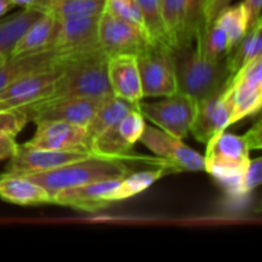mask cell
Returning <instances> with one entry per match:
<instances>
[{"instance_id":"26","label":"cell","mask_w":262,"mask_h":262,"mask_svg":"<svg viewBox=\"0 0 262 262\" xmlns=\"http://www.w3.org/2000/svg\"><path fill=\"white\" fill-rule=\"evenodd\" d=\"M142 15L146 33L152 45L169 48L168 36L161 13V0H135Z\"/></svg>"},{"instance_id":"12","label":"cell","mask_w":262,"mask_h":262,"mask_svg":"<svg viewBox=\"0 0 262 262\" xmlns=\"http://www.w3.org/2000/svg\"><path fill=\"white\" fill-rule=\"evenodd\" d=\"M97 40L107 56L117 54H140L151 42L136 26L119 19L107 12L99 15Z\"/></svg>"},{"instance_id":"33","label":"cell","mask_w":262,"mask_h":262,"mask_svg":"<svg viewBox=\"0 0 262 262\" xmlns=\"http://www.w3.org/2000/svg\"><path fill=\"white\" fill-rule=\"evenodd\" d=\"M230 3H232V0H209V5H207V10L204 19V27H202L201 30L210 27V25L216 19L217 15H219L225 8L229 7Z\"/></svg>"},{"instance_id":"39","label":"cell","mask_w":262,"mask_h":262,"mask_svg":"<svg viewBox=\"0 0 262 262\" xmlns=\"http://www.w3.org/2000/svg\"><path fill=\"white\" fill-rule=\"evenodd\" d=\"M207 5H209V0H200V8H201L202 18H204V19H205V14H206Z\"/></svg>"},{"instance_id":"32","label":"cell","mask_w":262,"mask_h":262,"mask_svg":"<svg viewBox=\"0 0 262 262\" xmlns=\"http://www.w3.org/2000/svg\"><path fill=\"white\" fill-rule=\"evenodd\" d=\"M27 123V117L19 109L0 110V133H9L17 137Z\"/></svg>"},{"instance_id":"13","label":"cell","mask_w":262,"mask_h":262,"mask_svg":"<svg viewBox=\"0 0 262 262\" xmlns=\"http://www.w3.org/2000/svg\"><path fill=\"white\" fill-rule=\"evenodd\" d=\"M36 125L33 137L25 143L28 147L91 154V143L84 125L59 120H45Z\"/></svg>"},{"instance_id":"8","label":"cell","mask_w":262,"mask_h":262,"mask_svg":"<svg viewBox=\"0 0 262 262\" xmlns=\"http://www.w3.org/2000/svg\"><path fill=\"white\" fill-rule=\"evenodd\" d=\"M234 109V84L232 76L215 96L197 102L196 117L189 132L196 141L207 143L215 135L227 129L232 123Z\"/></svg>"},{"instance_id":"28","label":"cell","mask_w":262,"mask_h":262,"mask_svg":"<svg viewBox=\"0 0 262 262\" xmlns=\"http://www.w3.org/2000/svg\"><path fill=\"white\" fill-rule=\"evenodd\" d=\"M217 25L222 26L227 32L228 38H229L230 49H234L238 43L245 37L246 32L248 30V17L243 4L233 5L228 7L220 13L214 20Z\"/></svg>"},{"instance_id":"25","label":"cell","mask_w":262,"mask_h":262,"mask_svg":"<svg viewBox=\"0 0 262 262\" xmlns=\"http://www.w3.org/2000/svg\"><path fill=\"white\" fill-rule=\"evenodd\" d=\"M171 173L168 168L159 166L154 170H143L137 171V173H129L124 178L120 179L117 189L113 193V202L124 201V200L130 199L138 193H142L147 188H150L155 182L163 178L166 174Z\"/></svg>"},{"instance_id":"21","label":"cell","mask_w":262,"mask_h":262,"mask_svg":"<svg viewBox=\"0 0 262 262\" xmlns=\"http://www.w3.org/2000/svg\"><path fill=\"white\" fill-rule=\"evenodd\" d=\"M58 54L51 50L20 58H8L0 66V91L26 74L58 66Z\"/></svg>"},{"instance_id":"9","label":"cell","mask_w":262,"mask_h":262,"mask_svg":"<svg viewBox=\"0 0 262 262\" xmlns=\"http://www.w3.org/2000/svg\"><path fill=\"white\" fill-rule=\"evenodd\" d=\"M161 13L170 49L194 45L204 27L200 0H161Z\"/></svg>"},{"instance_id":"34","label":"cell","mask_w":262,"mask_h":262,"mask_svg":"<svg viewBox=\"0 0 262 262\" xmlns=\"http://www.w3.org/2000/svg\"><path fill=\"white\" fill-rule=\"evenodd\" d=\"M17 148L18 143L15 141V136L9 133H0V161L12 158Z\"/></svg>"},{"instance_id":"14","label":"cell","mask_w":262,"mask_h":262,"mask_svg":"<svg viewBox=\"0 0 262 262\" xmlns=\"http://www.w3.org/2000/svg\"><path fill=\"white\" fill-rule=\"evenodd\" d=\"M58 20L51 51L61 56L74 55L99 48L97 22L99 15L71 17Z\"/></svg>"},{"instance_id":"11","label":"cell","mask_w":262,"mask_h":262,"mask_svg":"<svg viewBox=\"0 0 262 262\" xmlns=\"http://www.w3.org/2000/svg\"><path fill=\"white\" fill-rule=\"evenodd\" d=\"M60 73V67L55 66L15 79L0 91V110L19 109L51 97Z\"/></svg>"},{"instance_id":"35","label":"cell","mask_w":262,"mask_h":262,"mask_svg":"<svg viewBox=\"0 0 262 262\" xmlns=\"http://www.w3.org/2000/svg\"><path fill=\"white\" fill-rule=\"evenodd\" d=\"M247 12L248 17V28L252 27L257 20L261 19V7L262 0H245L242 3Z\"/></svg>"},{"instance_id":"19","label":"cell","mask_w":262,"mask_h":262,"mask_svg":"<svg viewBox=\"0 0 262 262\" xmlns=\"http://www.w3.org/2000/svg\"><path fill=\"white\" fill-rule=\"evenodd\" d=\"M0 199L19 206L53 204L50 194L26 176L4 173L0 176Z\"/></svg>"},{"instance_id":"16","label":"cell","mask_w":262,"mask_h":262,"mask_svg":"<svg viewBox=\"0 0 262 262\" xmlns=\"http://www.w3.org/2000/svg\"><path fill=\"white\" fill-rule=\"evenodd\" d=\"M234 109L230 123L239 122L260 112L262 101V55L257 56L232 76Z\"/></svg>"},{"instance_id":"29","label":"cell","mask_w":262,"mask_h":262,"mask_svg":"<svg viewBox=\"0 0 262 262\" xmlns=\"http://www.w3.org/2000/svg\"><path fill=\"white\" fill-rule=\"evenodd\" d=\"M104 10L110 13V14H113L114 17L119 18V19L125 20V22L136 26V27L140 28L147 36L145 30V25H143L142 15H141V12L135 0H105Z\"/></svg>"},{"instance_id":"18","label":"cell","mask_w":262,"mask_h":262,"mask_svg":"<svg viewBox=\"0 0 262 262\" xmlns=\"http://www.w3.org/2000/svg\"><path fill=\"white\" fill-rule=\"evenodd\" d=\"M106 73L113 95L133 105L143 100L137 55L117 54L107 56Z\"/></svg>"},{"instance_id":"4","label":"cell","mask_w":262,"mask_h":262,"mask_svg":"<svg viewBox=\"0 0 262 262\" xmlns=\"http://www.w3.org/2000/svg\"><path fill=\"white\" fill-rule=\"evenodd\" d=\"M206 145L205 171L224 184L232 194L250 161L251 150L245 136L223 130L215 135Z\"/></svg>"},{"instance_id":"40","label":"cell","mask_w":262,"mask_h":262,"mask_svg":"<svg viewBox=\"0 0 262 262\" xmlns=\"http://www.w3.org/2000/svg\"><path fill=\"white\" fill-rule=\"evenodd\" d=\"M8 59V55H4V54H0V66H2L3 63H4L5 60Z\"/></svg>"},{"instance_id":"3","label":"cell","mask_w":262,"mask_h":262,"mask_svg":"<svg viewBox=\"0 0 262 262\" xmlns=\"http://www.w3.org/2000/svg\"><path fill=\"white\" fill-rule=\"evenodd\" d=\"M129 173L130 169L125 165L124 160L90 155L89 158L66 164L51 170L25 176L42 187L53 199L54 194L63 189L102 179L123 178Z\"/></svg>"},{"instance_id":"10","label":"cell","mask_w":262,"mask_h":262,"mask_svg":"<svg viewBox=\"0 0 262 262\" xmlns=\"http://www.w3.org/2000/svg\"><path fill=\"white\" fill-rule=\"evenodd\" d=\"M140 142L159 156L171 171H205V156L163 129L146 125Z\"/></svg>"},{"instance_id":"1","label":"cell","mask_w":262,"mask_h":262,"mask_svg":"<svg viewBox=\"0 0 262 262\" xmlns=\"http://www.w3.org/2000/svg\"><path fill=\"white\" fill-rule=\"evenodd\" d=\"M107 55L101 48L61 56V73L51 97H90L102 100L112 95L106 73Z\"/></svg>"},{"instance_id":"38","label":"cell","mask_w":262,"mask_h":262,"mask_svg":"<svg viewBox=\"0 0 262 262\" xmlns=\"http://www.w3.org/2000/svg\"><path fill=\"white\" fill-rule=\"evenodd\" d=\"M13 8V5L10 4L8 0H0V19L9 12L10 9Z\"/></svg>"},{"instance_id":"17","label":"cell","mask_w":262,"mask_h":262,"mask_svg":"<svg viewBox=\"0 0 262 262\" xmlns=\"http://www.w3.org/2000/svg\"><path fill=\"white\" fill-rule=\"evenodd\" d=\"M124 178V177H123ZM122 178L102 179L63 189L53 196V204L86 212L106 209L113 202V193Z\"/></svg>"},{"instance_id":"2","label":"cell","mask_w":262,"mask_h":262,"mask_svg":"<svg viewBox=\"0 0 262 262\" xmlns=\"http://www.w3.org/2000/svg\"><path fill=\"white\" fill-rule=\"evenodd\" d=\"M171 56L178 92L188 95L197 102L219 94L232 76L225 59L209 58L196 45L171 49Z\"/></svg>"},{"instance_id":"27","label":"cell","mask_w":262,"mask_h":262,"mask_svg":"<svg viewBox=\"0 0 262 262\" xmlns=\"http://www.w3.org/2000/svg\"><path fill=\"white\" fill-rule=\"evenodd\" d=\"M105 0H49L46 12L55 19L84 15H100L104 12Z\"/></svg>"},{"instance_id":"15","label":"cell","mask_w":262,"mask_h":262,"mask_svg":"<svg viewBox=\"0 0 262 262\" xmlns=\"http://www.w3.org/2000/svg\"><path fill=\"white\" fill-rule=\"evenodd\" d=\"M92 154L79 151H60L49 148L28 147L25 143L18 145L14 155L9 159V164L5 168L8 174H32L48 171L59 168L73 161L89 158Z\"/></svg>"},{"instance_id":"31","label":"cell","mask_w":262,"mask_h":262,"mask_svg":"<svg viewBox=\"0 0 262 262\" xmlns=\"http://www.w3.org/2000/svg\"><path fill=\"white\" fill-rule=\"evenodd\" d=\"M262 181V160L261 158L250 159L246 168L245 173H243L242 178H241L239 183L235 187L233 191V196L243 197L251 191L260 186Z\"/></svg>"},{"instance_id":"23","label":"cell","mask_w":262,"mask_h":262,"mask_svg":"<svg viewBox=\"0 0 262 262\" xmlns=\"http://www.w3.org/2000/svg\"><path fill=\"white\" fill-rule=\"evenodd\" d=\"M42 12L31 8H23V10L0 19V54L9 56L10 51L19 41L23 33L37 19Z\"/></svg>"},{"instance_id":"37","label":"cell","mask_w":262,"mask_h":262,"mask_svg":"<svg viewBox=\"0 0 262 262\" xmlns=\"http://www.w3.org/2000/svg\"><path fill=\"white\" fill-rule=\"evenodd\" d=\"M13 7H23L31 8V9H37L40 12L45 13L48 8L49 0H8Z\"/></svg>"},{"instance_id":"20","label":"cell","mask_w":262,"mask_h":262,"mask_svg":"<svg viewBox=\"0 0 262 262\" xmlns=\"http://www.w3.org/2000/svg\"><path fill=\"white\" fill-rule=\"evenodd\" d=\"M58 20L49 13H42L23 33L8 58L33 55L49 51L55 38Z\"/></svg>"},{"instance_id":"6","label":"cell","mask_w":262,"mask_h":262,"mask_svg":"<svg viewBox=\"0 0 262 262\" xmlns=\"http://www.w3.org/2000/svg\"><path fill=\"white\" fill-rule=\"evenodd\" d=\"M141 86L145 97H166L178 92L171 49L148 45L137 54Z\"/></svg>"},{"instance_id":"5","label":"cell","mask_w":262,"mask_h":262,"mask_svg":"<svg viewBox=\"0 0 262 262\" xmlns=\"http://www.w3.org/2000/svg\"><path fill=\"white\" fill-rule=\"evenodd\" d=\"M137 109L143 117L147 118L164 132L183 140L189 133L196 117L197 101L188 95L177 92L164 97L160 101H140L137 104Z\"/></svg>"},{"instance_id":"30","label":"cell","mask_w":262,"mask_h":262,"mask_svg":"<svg viewBox=\"0 0 262 262\" xmlns=\"http://www.w3.org/2000/svg\"><path fill=\"white\" fill-rule=\"evenodd\" d=\"M145 117L141 114V112L137 107L130 110L128 114H125L117 124V129L120 137L125 142L129 143L130 146H133L136 142L140 141L141 136H142L143 130H145Z\"/></svg>"},{"instance_id":"22","label":"cell","mask_w":262,"mask_h":262,"mask_svg":"<svg viewBox=\"0 0 262 262\" xmlns=\"http://www.w3.org/2000/svg\"><path fill=\"white\" fill-rule=\"evenodd\" d=\"M136 107H137V105L130 104V102L117 97L113 94L102 99L99 107L95 112L94 117L86 125L90 143L92 145V141L97 136L101 135L109 128L117 125L125 114H128L130 110L136 109Z\"/></svg>"},{"instance_id":"24","label":"cell","mask_w":262,"mask_h":262,"mask_svg":"<svg viewBox=\"0 0 262 262\" xmlns=\"http://www.w3.org/2000/svg\"><path fill=\"white\" fill-rule=\"evenodd\" d=\"M261 19L257 20L252 27H250L246 32L245 37L241 42L233 49L229 55L225 58L227 67L230 74H235L242 67L250 63L257 56H261L262 51V37H261Z\"/></svg>"},{"instance_id":"7","label":"cell","mask_w":262,"mask_h":262,"mask_svg":"<svg viewBox=\"0 0 262 262\" xmlns=\"http://www.w3.org/2000/svg\"><path fill=\"white\" fill-rule=\"evenodd\" d=\"M101 100L90 97H49L33 104L19 107L28 122L59 120L86 127L94 117Z\"/></svg>"},{"instance_id":"36","label":"cell","mask_w":262,"mask_h":262,"mask_svg":"<svg viewBox=\"0 0 262 262\" xmlns=\"http://www.w3.org/2000/svg\"><path fill=\"white\" fill-rule=\"evenodd\" d=\"M261 122L257 120L252 128L248 130L245 136L246 141H247L250 150H261L262 147V136H261Z\"/></svg>"}]
</instances>
